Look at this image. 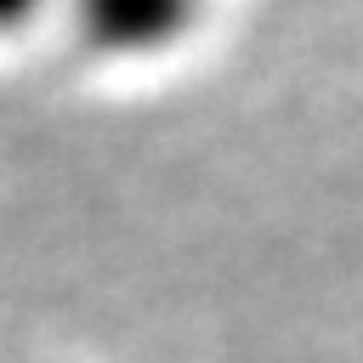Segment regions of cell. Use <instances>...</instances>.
Instances as JSON below:
<instances>
[{
	"label": "cell",
	"mask_w": 363,
	"mask_h": 363,
	"mask_svg": "<svg viewBox=\"0 0 363 363\" xmlns=\"http://www.w3.org/2000/svg\"><path fill=\"white\" fill-rule=\"evenodd\" d=\"M34 11H40V0H0V34L6 28H23Z\"/></svg>",
	"instance_id": "obj_1"
}]
</instances>
